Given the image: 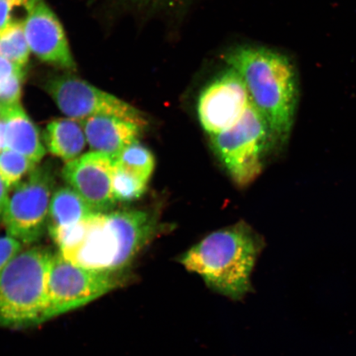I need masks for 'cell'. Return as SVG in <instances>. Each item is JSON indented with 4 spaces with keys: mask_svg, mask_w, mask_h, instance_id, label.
Returning <instances> with one entry per match:
<instances>
[{
    "mask_svg": "<svg viewBox=\"0 0 356 356\" xmlns=\"http://www.w3.org/2000/svg\"><path fill=\"white\" fill-rule=\"evenodd\" d=\"M24 75V71H21L0 83V105L20 102Z\"/></svg>",
    "mask_w": 356,
    "mask_h": 356,
    "instance_id": "cell-20",
    "label": "cell"
},
{
    "mask_svg": "<svg viewBox=\"0 0 356 356\" xmlns=\"http://www.w3.org/2000/svg\"><path fill=\"white\" fill-rule=\"evenodd\" d=\"M148 184L120 168L115 163L113 177V193L117 202H131L140 199Z\"/></svg>",
    "mask_w": 356,
    "mask_h": 356,
    "instance_id": "cell-19",
    "label": "cell"
},
{
    "mask_svg": "<svg viewBox=\"0 0 356 356\" xmlns=\"http://www.w3.org/2000/svg\"><path fill=\"white\" fill-rule=\"evenodd\" d=\"M38 166L26 156L6 149L0 153V177L8 189L15 188Z\"/></svg>",
    "mask_w": 356,
    "mask_h": 356,
    "instance_id": "cell-18",
    "label": "cell"
},
{
    "mask_svg": "<svg viewBox=\"0 0 356 356\" xmlns=\"http://www.w3.org/2000/svg\"><path fill=\"white\" fill-rule=\"evenodd\" d=\"M43 88L66 117L83 121L97 115L130 120L147 126L144 113L111 93L71 74L48 78Z\"/></svg>",
    "mask_w": 356,
    "mask_h": 356,
    "instance_id": "cell-7",
    "label": "cell"
},
{
    "mask_svg": "<svg viewBox=\"0 0 356 356\" xmlns=\"http://www.w3.org/2000/svg\"><path fill=\"white\" fill-rule=\"evenodd\" d=\"M261 248L257 234L238 222L209 234L178 261L212 291L237 301L252 291L251 275Z\"/></svg>",
    "mask_w": 356,
    "mask_h": 356,
    "instance_id": "cell-2",
    "label": "cell"
},
{
    "mask_svg": "<svg viewBox=\"0 0 356 356\" xmlns=\"http://www.w3.org/2000/svg\"><path fill=\"white\" fill-rule=\"evenodd\" d=\"M28 0H0V32L11 24L12 12L17 7H24Z\"/></svg>",
    "mask_w": 356,
    "mask_h": 356,
    "instance_id": "cell-23",
    "label": "cell"
},
{
    "mask_svg": "<svg viewBox=\"0 0 356 356\" xmlns=\"http://www.w3.org/2000/svg\"><path fill=\"white\" fill-rule=\"evenodd\" d=\"M95 213L70 186H61L51 195L47 218L49 233L76 224Z\"/></svg>",
    "mask_w": 356,
    "mask_h": 356,
    "instance_id": "cell-15",
    "label": "cell"
},
{
    "mask_svg": "<svg viewBox=\"0 0 356 356\" xmlns=\"http://www.w3.org/2000/svg\"><path fill=\"white\" fill-rule=\"evenodd\" d=\"M149 10L165 13V15H177L184 13L193 0H134Z\"/></svg>",
    "mask_w": 356,
    "mask_h": 356,
    "instance_id": "cell-21",
    "label": "cell"
},
{
    "mask_svg": "<svg viewBox=\"0 0 356 356\" xmlns=\"http://www.w3.org/2000/svg\"><path fill=\"white\" fill-rule=\"evenodd\" d=\"M119 284L117 275L86 268L53 254L42 324L76 310L106 295Z\"/></svg>",
    "mask_w": 356,
    "mask_h": 356,
    "instance_id": "cell-5",
    "label": "cell"
},
{
    "mask_svg": "<svg viewBox=\"0 0 356 356\" xmlns=\"http://www.w3.org/2000/svg\"><path fill=\"white\" fill-rule=\"evenodd\" d=\"M224 60L243 79L269 127L273 146L286 145L300 97L299 74L291 57L264 47L242 46L231 49Z\"/></svg>",
    "mask_w": 356,
    "mask_h": 356,
    "instance_id": "cell-1",
    "label": "cell"
},
{
    "mask_svg": "<svg viewBox=\"0 0 356 356\" xmlns=\"http://www.w3.org/2000/svg\"><path fill=\"white\" fill-rule=\"evenodd\" d=\"M53 254L40 247L22 250L0 273V327L41 323Z\"/></svg>",
    "mask_w": 356,
    "mask_h": 356,
    "instance_id": "cell-3",
    "label": "cell"
},
{
    "mask_svg": "<svg viewBox=\"0 0 356 356\" xmlns=\"http://www.w3.org/2000/svg\"><path fill=\"white\" fill-rule=\"evenodd\" d=\"M43 141L49 152L65 163L81 156L88 144L81 122L69 118L49 123Z\"/></svg>",
    "mask_w": 356,
    "mask_h": 356,
    "instance_id": "cell-14",
    "label": "cell"
},
{
    "mask_svg": "<svg viewBox=\"0 0 356 356\" xmlns=\"http://www.w3.org/2000/svg\"><path fill=\"white\" fill-rule=\"evenodd\" d=\"M0 117L6 123L7 149L24 154L35 163L41 162L47 149L38 127L26 113L21 102L0 105Z\"/></svg>",
    "mask_w": 356,
    "mask_h": 356,
    "instance_id": "cell-13",
    "label": "cell"
},
{
    "mask_svg": "<svg viewBox=\"0 0 356 356\" xmlns=\"http://www.w3.org/2000/svg\"><path fill=\"white\" fill-rule=\"evenodd\" d=\"M210 137L213 150L239 186L261 175L265 154L273 146L269 127L252 102L232 127Z\"/></svg>",
    "mask_w": 356,
    "mask_h": 356,
    "instance_id": "cell-4",
    "label": "cell"
},
{
    "mask_svg": "<svg viewBox=\"0 0 356 356\" xmlns=\"http://www.w3.org/2000/svg\"><path fill=\"white\" fill-rule=\"evenodd\" d=\"M21 71H24V69L19 68L6 58L0 56V83Z\"/></svg>",
    "mask_w": 356,
    "mask_h": 356,
    "instance_id": "cell-24",
    "label": "cell"
},
{
    "mask_svg": "<svg viewBox=\"0 0 356 356\" xmlns=\"http://www.w3.org/2000/svg\"><path fill=\"white\" fill-rule=\"evenodd\" d=\"M10 197V189H8L6 184H4L1 177H0V222H1L4 213H6V211Z\"/></svg>",
    "mask_w": 356,
    "mask_h": 356,
    "instance_id": "cell-25",
    "label": "cell"
},
{
    "mask_svg": "<svg viewBox=\"0 0 356 356\" xmlns=\"http://www.w3.org/2000/svg\"><path fill=\"white\" fill-rule=\"evenodd\" d=\"M115 162L104 154L90 152L66 163L62 177L95 213H110L115 207L113 193Z\"/></svg>",
    "mask_w": 356,
    "mask_h": 356,
    "instance_id": "cell-11",
    "label": "cell"
},
{
    "mask_svg": "<svg viewBox=\"0 0 356 356\" xmlns=\"http://www.w3.org/2000/svg\"><path fill=\"white\" fill-rule=\"evenodd\" d=\"M30 53L24 22L13 21L0 32V56L24 69L29 60Z\"/></svg>",
    "mask_w": 356,
    "mask_h": 356,
    "instance_id": "cell-16",
    "label": "cell"
},
{
    "mask_svg": "<svg viewBox=\"0 0 356 356\" xmlns=\"http://www.w3.org/2000/svg\"><path fill=\"white\" fill-rule=\"evenodd\" d=\"M24 244L10 235L0 237V273L4 269L8 262L22 250Z\"/></svg>",
    "mask_w": 356,
    "mask_h": 356,
    "instance_id": "cell-22",
    "label": "cell"
},
{
    "mask_svg": "<svg viewBox=\"0 0 356 356\" xmlns=\"http://www.w3.org/2000/svg\"><path fill=\"white\" fill-rule=\"evenodd\" d=\"M115 163L147 184H149L155 167L154 154L139 141L129 145Z\"/></svg>",
    "mask_w": 356,
    "mask_h": 356,
    "instance_id": "cell-17",
    "label": "cell"
},
{
    "mask_svg": "<svg viewBox=\"0 0 356 356\" xmlns=\"http://www.w3.org/2000/svg\"><path fill=\"white\" fill-rule=\"evenodd\" d=\"M25 35L31 52L42 61L65 70H75L63 26L44 0H28L24 6Z\"/></svg>",
    "mask_w": 356,
    "mask_h": 356,
    "instance_id": "cell-10",
    "label": "cell"
},
{
    "mask_svg": "<svg viewBox=\"0 0 356 356\" xmlns=\"http://www.w3.org/2000/svg\"><path fill=\"white\" fill-rule=\"evenodd\" d=\"M59 252L74 264L104 273L117 275L128 267L108 213L89 216L73 241Z\"/></svg>",
    "mask_w": 356,
    "mask_h": 356,
    "instance_id": "cell-8",
    "label": "cell"
},
{
    "mask_svg": "<svg viewBox=\"0 0 356 356\" xmlns=\"http://www.w3.org/2000/svg\"><path fill=\"white\" fill-rule=\"evenodd\" d=\"M80 122L91 151L108 156L114 162L129 145L139 141L146 127L110 115H97Z\"/></svg>",
    "mask_w": 356,
    "mask_h": 356,
    "instance_id": "cell-12",
    "label": "cell"
},
{
    "mask_svg": "<svg viewBox=\"0 0 356 356\" xmlns=\"http://www.w3.org/2000/svg\"><path fill=\"white\" fill-rule=\"evenodd\" d=\"M251 102L243 79L228 67L200 92L199 122L209 136L216 135L237 122Z\"/></svg>",
    "mask_w": 356,
    "mask_h": 356,
    "instance_id": "cell-9",
    "label": "cell"
},
{
    "mask_svg": "<svg viewBox=\"0 0 356 356\" xmlns=\"http://www.w3.org/2000/svg\"><path fill=\"white\" fill-rule=\"evenodd\" d=\"M56 184L51 164L38 165L15 186L2 222L7 234L22 244L39 241L47 229L49 207Z\"/></svg>",
    "mask_w": 356,
    "mask_h": 356,
    "instance_id": "cell-6",
    "label": "cell"
}]
</instances>
